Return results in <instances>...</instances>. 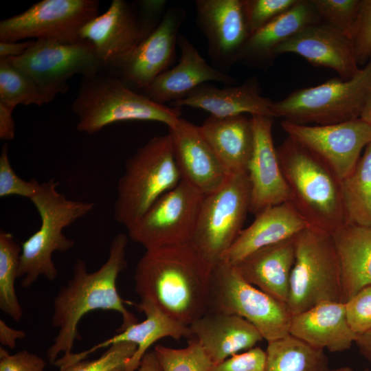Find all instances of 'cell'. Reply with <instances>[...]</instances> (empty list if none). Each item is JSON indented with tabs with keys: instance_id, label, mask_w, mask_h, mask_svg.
Returning a JSON list of instances; mask_svg holds the SVG:
<instances>
[{
	"instance_id": "6da1fadb",
	"label": "cell",
	"mask_w": 371,
	"mask_h": 371,
	"mask_svg": "<svg viewBox=\"0 0 371 371\" xmlns=\"http://www.w3.org/2000/svg\"><path fill=\"white\" fill-rule=\"evenodd\" d=\"M212 270L190 242L146 249L135 269V291L189 326L209 310Z\"/></svg>"
},
{
	"instance_id": "7a4b0ae2",
	"label": "cell",
	"mask_w": 371,
	"mask_h": 371,
	"mask_svg": "<svg viewBox=\"0 0 371 371\" xmlns=\"http://www.w3.org/2000/svg\"><path fill=\"white\" fill-rule=\"evenodd\" d=\"M128 235L120 233L111 242L108 258L96 271L89 272L87 263L80 258L73 266L72 277L62 286L54 300L52 325L58 328L47 356L50 363L58 356L68 357L76 340H80L78 325L82 317L95 310L113 311L121 314L120 333L137 319L127 310L117 292L116 281L126 267Z\"/></svg>"
},
{
	"instance_id": "3957f363",
	"label": "cell",
	"mask_w": 371,
	"mask_h": 371,
	"mask_svg": "<svg viewBox=\"0 0 371 371\" xmlns=\"http://www.w3.org/2000/svg\"><path fill=\"white\" fill-rule=\"evenodd\" d=\"M71 109L78 119L77 130L91 135L123 121L158 122L170 127L181 115V108L155 102L106 69L82 77Z\"/></svg>"
},
{
	"instance_id": "277c9868",
	"label": "cell",
	"mask_w": 371,
	"mask_h": 371,
	"mask_svg": "<svg viewBox=\"0 0 371 371\" xmlns=\"http://www.w3.org/2000/svg\"><path fill=\"white\" fill-rule=\"evenodd\" d=\"M290 201L311 226L330 234L346 223L341 179L321 159L287 137L277 147Z\"/></svg>"
},
{
	"instance_id": "5b68a950",
	"label": "cell",
	"mask_w": 371,
	"mask_h": 371,
	"mask_svg": "<svg viewBox=\"0 0 371 371\" xmlns=\"http://www.w3.org/2000/svg\"><path fill=\"white\" fill-rule=\"evenodd\" d=\"M54 179L41 183L36 194L30 199L37 210L41 226L21 245L18 278L21 285L31 286L40 276L49 281L58 276L52 256L55 251L66 252L75 244L64 234L65 228L89 214L93 202L72 200L58 190Z\"/></svg>"
},
{
	"instance_id": "8992f818",
	"label": "cell",
	"mask_w": 371,
	"mask_h": 371,
	"mask_svg": "<svg viewBox=\"0 0 371 371\" xmlns=\"http://www.w3.org/2000/svg\"><path fill=\"white\" fill-rule=\"evenodd\" d=\"M181 180L170 134L153 137L125 161L117 185L114 218L128 229Z\"/></svg>"
},
{
	"instance_id": "52a82bcc",
	"label": "cell",
	"mask_w": 371,
	"mask_h": 371,
	"mask_svg": "<svg viewBox=\"0 0 371 371\" xmlns=\"http://www.w3.org/2000/svg\"><path fill=\"white\" fill-rule=\"evenodd\" d=\"M371 96V59L350 80L333 78L273 102L274 117L299 124L326 125L360 117Z\"/></svg>"
},
{
	"instance_id": "ba28073f",
	"label": "cell",
	"mask_w": 371,
	"mask_h": 371,
	"mask_svg": "<svg viewBox=\"0 0 371 371\" xmlns=\"http://www.w3.org/2000/svg\"><path fill=\"white\" fill-rule=\"evenodd\" d=\"M287 306L292 315L324 302H340V269L331 234L309 226L295 238Z\"/></svg>"
},
{
	"instance_id": "9c48e42d",
	"label": "cell",
	"mask_w": 371,
	"mask_h": 371,
	"mask_svg": "<svg viewBox=\"0 0 371 371\" xmlns=\"http://www.w3.org/2000/svg\"><path fill=\"white\" fill-rule=\"evenodd\" d=\"M208 311L247 319L267 342L289 335L292 315L287 304L249 283L234 265L224 261L212 270Z\"/></svg>"
},
{
	"instance_id": "30bf717a",
	"label": "cell",
	"mask_w": 371,
	"mask_h": 371,
	"mask_svg": "<svg viewBox=\"0 0 371 371\" xmlns=\"http://www.w3.org/2000/svg\"><path fill=\"white\" fill-rule=\"evenodd\" d=\"M250 200L247 173L230 176L220 189L204 196L190 243L212 268L243 229Z\"/></svg>"
},
{
	"instance_id": "8fae6325",
	"label": "cell",
	"mask_w": 371,
	"mask_h": 371,
	"mask_svg": "<svg viewBox=\"0 0 371 371\" xmlns=\"http://www.w3.org/2000/svg\"><path fill=\"white\" fill-rule=\"evenodd\" d=\"M7 58L34 80L46 104L67 91L74 76L82 77L104 69L87 40L73 43L35 40L21 56Z\"/></svg>"
},
{
	"instance_id": "7c38bea8",
	"label": "cell",
	"mask_w": 371,
	"mask_h": 371,
	"mask_svg": "<svg viewBox=\"0 0 371 371\" xmlns=\"http://www.w3.org/2000/svg\"><path fill=\"white\" fill-rule=\"evenodd\" d=\"M98 0H42L0 22V41L27 38L73 43L80 30L98 15Z\"/></svg>"
},
{
	"instance_id": "4fadbf2b",
	"label": "cell",
	"mask_w": 371,
	"mask_h": 371,
	"mask_svg": "<svg viewBox=\"0 0 371 371\" xmlns=\"http://www.w3.org/2000/svg\"><path fill=\"white\" fill-rule=\"evenodd\" d=\"M204 196L196 188L181 180L127 229L128 238L146 249L189 243Z\"/></svg>"
},
{
	"instance_id": "5bb4252c",
	"label": "cell",
	"mask_w": 371,
	"mask_h": 371,
	"mask_svg": "<svg viewBox=\"0 0 371 371\" xmlns=\"http://www.w3.org/2000/svg\"><path fill=\"white\" fill-rule=\"evenodd\" d=\"M289 137L325 162L341 179L357 165L371 142V125L360 118L326 125H307L283 120Z\"/></svg>"
},
{
	"instance_id": "9a60e30c",
	"label": "cell",
	"mask_w": 371,
	"mask_h": 371,
	"mask_svg": "<svg viewBox=\"0 0 371 371\" xmlns=\"http://www.w3.org/2000/svg\"><path fill=\"white\" fill-rule=\"evenodd\" d=\"M186 16L183 6L168 8L156 30L115 68L108 70L133 90L144 91L175 61L179 30Z\"/></svg>"
},
{
	"instance_id": "2e32d148",
	"label": "cell",
	"mask_w": 371,
	"mask_h": 371,
	"mask_svg": "<svg viewBox=\"0 0 371 371\" xmlns=\"http://www.w3.org/2000/svg\"><path fill=\"white\" fill-rule=\"evenodd\" d=\"M195 8V23L207 41L211 63L227 74L250 35L244 0H196Z\"/></svg>"
},
{
	"instance_id": "e0dca14e",
	"label": "cell",
	"mask_w": 371,
	"mask_h": 371,
	"mask_svg": "<svg viewBox=\"0 0 371 371\" xmlns=\"http://www.w3.org/2000/svg\"><path fill=\"white\" fill-rule=\"evenodd\" d=\"M80 38L93 45L104 67L112 69L146 38L134 2L113 0L109 8L85 24Z\"/></svg>"
},
{
	"instance_id": "ac0fdd59",
	"label": "cell",
	"mask_w": 371,
	"mask_h": 371,
	"mask_svg": "<svg viewBox=\"0 0 371 371\" xmlns=\"http://www.w3.org/2000/svg\"><path fill=\"white\" fill-rule=\"evenodd\" d=\"M254 144L248 166L251 188L249 212L256 215L267 207L290 201L272 137L273 117L252 115Z\"/></svg>"
},
{
	"instance_id": "d6986e66",
	"label": "cell",
	"mask_w": 371,
	"mask_h": 371,
	"mask_svg": "<svg viewBox=\"0 0 371 371\" xmlns=\"http://www.w3.org/2000/svg\"><path fill=\"white\" fill-rule=\"evenodd\" d=\"M168 133L182 180L205 196L226 183L230 176L202 137L198 126L179 118L168 127Z\"/></svg>"
},
{
	"instance_id": "ffe728a7",
	"label": "cell",
	"mask_w": 371,
	"mask_h": 371,
	"mask_svg": "<svg viewBox=\"0 0 371 371\" xmlns=\"http://www.w3.org/2000/svg\"><path fill=\"white\" fill-rule=\"evenodd\" d=\"M298 54L311 64L335 71L343 80H350L361 70L352 40L341 32L321 22L311 25L281 45L276 56Z\"/></svg>"
},
{
	"instance_id": "44dd1931",
	"label": "cell",
	"mask_w": 371,
	"mask_h": 371,
	"mask_svg": "<svg viewBox=\"0 0 371 371\" xmlns=\"http://www.w3.org/2000/svg\"><path fill=\"white\" fill-rule=\"evenodd\" d=\"M181 56L177 65L159 75L144 90L156 103L165 104L186 98L194 89L207 82L227 86L237 80L209 65L188 38L179 34L177 41Z\"/></svg>"
},
{
	"instance_id": "7402d4cb",
	"label": "cell",
	"mask_w": 371,
	"mask_h": 371,
	"mask_svg": "<svg viewBox=\"0 0 371 371\" xmlns=\"http://www.w3.org/2000/svg\"><path fill=\"white\" fill-rule=\"evenodd\" d=\"M273 102L261 95L260 83L255 76L240 85L219 88L204 83L194 89L186 98L173 102V107L190 106L203 109L212 116L226 117L244 113L273 117Z\"/></svg>"
},
{
	"instance_id": "603a6c76",
	"label": "cell",
	"mask_w": 371,
	"mask_h": 371,
	"mask_svg": "<svg viewBox=\"0 0 371 371\" xmlns=\"http://www.w3.org/2000/svg\"><path fill=\"white\" fill-rule=\"evenodd\" d=\"M190 339L196 340L214 365L264 339L247 319L233 314L208 311L190 326Z\"/></svg>"
},
{
	"instance_id": "cb8c5ba5",
	"label": "cell",
	"mask_w": 371,
	"mask_h": 371,
	"mask_svg": "<svg viewBox=\"0 0 371 371\" xmlns=\"http://www.w3.org/2000/svg\"><path fill=\"white\" fill-rule=\"evenodd\" d=\"M309 226L291 201L267 207L240 232L221 261L236 265L250 254L294 237Z\"/></svg>"
},
{
	"instance_id": "d4e9b609",
	"label": "cell",
	"mask_w": 371,
	"mask_h": 371,
	"mask_svg": "<svg viewBox=\"0 0 371 371\" xmlns=\"http://www.w3.org/2000/svg\"><path fill=\"white\" fill-rule=\"evenodd\" d=\"M134 305L139 312L144 313L146 319L144 321L130 325L111 338L87 350L72 352L68 358L69 363H74L84 360L98 349L109 347L115 343L126 341L135 344L137 350L128 361L124 371H135L149 348L160 339L169 337L179 341L183 337L188 340L190 338L188 326L175 321L153 303L140 300Z\"/></svg>"
},
{
	"instance_id": "484cf974",
	"label": "cell",
	"mask_w": 371,
	"mask_h": 371,
	"mask_svg": "<svg viewBox=\"0 0 371 371\" xmlns=\"http://www.w3.org/2000/svg\"><path fill=\"white\" fill-rule=\"evenodd\" d=\"M311 0H299L289 10L251 34L238 63L268 68L276 57V49L304 28L321 22Z\"/></svg>"
},
{
	"instance_id": "4316f807",
	"label": "cell",
	"mask_w": 371,
	"mask_h": 371,
	"mask_svg": "<svg viewBox=\"0 0 371 371\" xmlns=\"http://www.w3.org/2000/svg\"><path fill=\"white\" fill-rule=\"evenodd\" d=\"M289 335L308 345L330 352H343L355 342L346 315L344 303L324 302L292 315Z\"/></svg>"
},
{
	"instance_id": "83f0119b",
	"label": "cell",
	"mask_w": 371,
	"mask_h": 371,
	"mask_svg": "<svg viewBox=\"0 0 371 371\" xmlns=\"http://www.w3.org/2000/svg\"><path fill=\"white\" fill-rule=\"evenodd\" d=\"M199 129L229 176L247 173L254 144L251 117L210 115Z\"/></svg>"
},
{
	"instance_id": "f1b7e54d",
	"label": "cell",
	"mask_w": 371,
	"mask_h": 371,
	"mask_svg": "<svg viewBox=\"0 0 371 371\" xmlns=\"http://www.w3.org/2000/svg\"><path fill=\"white\" fill-rule=\"evenodd\" d=\"M295 236L262 247L234 265L246 281L286 304Z\"/></svg>"
},
{
	"instance_id": "f546056e",
	"label": "cell",
	"mask_w": 371,
	"mask_h": 371,
	"mask_svg": "<svg viewBox=\"0 0 371 371\" xmlns=\"http://www.w3.org/2000/svg\"><path fill=\"white\" fill-rule=\"evenodd\" d=\"M340 269V302L371 285V227L344 223L331 234Z\"/></svg>"
},
{
	"instance_id": "4dcf8cb0",
	"label": "cell",
	"mask_w": 371,
	"mask_h": 371,
	"mask_svg": "<svg viewBox=\"0 0 371 371\" xmlns=\"http://www.w3.org/2000/svg\"><path fill=\"white\" fill-rule=\"evenodd\" d=\"M265 371H330L323 350L289 335L267 342Z\"/></svg>"
},
{
	"instance_id": "1f68e13d",
	"label": "cell",
	"mask_w": 371,
	"mask_h": 371,
	"mask_svg": "<svg viewBox=\"0 0 371 371\" xmlns=\"http://www.w3.org/2000/svg\"><path fill=\"white\" fill-rule=\"evenodd\" d=\"M341 192L346 223L371 227V142L341 179Z\"/></svg>"
},
{
	"instance_id": "d6a6232c",
	"label": "cell",
	"mask_w": 371,
	"mask_h": 371,
	"mask_svg": "<svg viewBox=\"0 0 371 371\" xmlns=\"http://www.w3.org/2000/svg\"><path fill=\"white\" fill-rule=\"evenodd\" d=\"M21 246L13 235L0 230V308L16 322L21 320L23 310L15 291Z\"/></svg>"
},
{
	"instance_id": "836d02e7",
	"label": "cell",
	"mask_w": 371,
	"mask_h": 371,
	"mask_svg": "<svg viewBox=\"0 0 371 371\" xmlns=\"http://www.w3.org/2000/svg\"><path fill=\"white\" fill-rule=\"evenodd\" d=\"M0 103L14 109L19 104H46L34 80L7 58H0Z\"/></svg>"
},
{
	"instance_id": "e575fe53",
	"label": "cell",
	"mask_w": 371,
	"mask_h": 371,
	"mask_svg": "<svg viewBox=\"0 0 371 371\" xmlns=\"http://www.w3.org/2000/svg\"><path fill=\"white\" fill-rule=\"evenodd\" d=\"M154 351L162 371H211L214 365L201 345L194 339H188L183 348L157 344Z\"/></svg>"
},
{
	"instance_id": "d590c367",
	"label": "cell",
	"mask_w": 371,
	"mask_h": 371,
	"mask_svg": "<svg viewBox=\"0 0 371 371\" xmlns=\"http://www.w3.org/2000/svg\"><path fill=\"white\" fill-rule=\"evenodd\" d=\"M321 20L351 39L361 0H311Z\"/></svg>"
},
{
	"instance_id": "8d00e7d4",
	"label": "cell",
	"mask_w": 371,
	"mask_h": 371,
	"mask_svg": "<svg viewBox=\"0 0 371 371\" xmlns=\"http://www.w3.org/2000/svg\"><path fill=\"white\" fill-rule=\"evenodd\" d=\"M136 350L137 346L133 343H115L98 359H84L59 368V371H124Z\"/></svg>"
},
{
	"instance_id": "74e56055",
	"label": "cell",
	"mask_w": 371,
	"mask_h": 371,
	"mask_svg": "<svg viewBox=\"0 0 371 371\" xmlns=\"http://www.w3.org/2000/svg\"><path fill=\"white\" fill-rule=\"evenodd\" d=\"M41 183L19 177L13 170L9 158L8 146L4 144L0 154V197L16 195L31 199L38 192Z\"/></svg>"
},
{
	"instance_id": "f35d334b",
	"label": "cell",
	"mask_w": 371,
	"mask_h": 371,
	"mask_svg": "<svg viewBox=\"0 0 371 371\" xmlns=\"http://www.w3.org/2000/svg\"><path fill=\"white\" fill-rule=\"evenodd\" d=\"M299 0H244V10L250 34L283 14Z\"/></svg>"
},
{
	"instance_id": "ab89813d",
	"label": "cell",
	"mask_w": 371,
	"mask_h": 371,
	"mask_svg": "<svg viewBox=\"0 0 371 371\" xmlns=\"http://www.w3.org/2000/svg\"><path fill=\"white\" fill-rule=\"evenodd\" d=\"M344 305L348 323L357 336L371 330V285L359 290Z\"/></svg>"
},
{
	"instance_id": "60d3db41",
	"label": "cell",
	"mask_w": 371,
	"mask_h": 371,
	"mask_svg": "<svg viewBox=\"0 0 371 371\" xmlns=\"http://www.w3.org/2000/svg\"><path fill=\"white\" fill-rule=\"evenodd\" d=\"M351 40L358 65H366L371 59V0H361Z\"/></svg>"
},
{
	"instance_id": "b9f144b4",
	"label": "cell",
	"mask_w": 371,
	"mask_h": 371,
	"mask_svg": "<svg viewBox=\"0 0 371 371\" xmlns=\"http://www.w3.org/2000/svg\"><path fill=\"white\" fill-rule=\"evenodd\" d=\"M266 358V351L260 347H254L214 365L211 371H265Z\"/></svg>"
},
{
	"instance_id": "7bdbcfd3",
	"label": "cell",
	"mask_w": 371,
	"mask_h": 371,
	"mask_svg": "<svg viewBox=\"0 0 371 371\" xmlns=\"http://www.w3.org/2000/svg\"><path fill=\"white\" fill-rule=\"evenodd\" d=\"M45 365L41 357L26 350L10 355L0 347V371H44Z\"/></svg>"
},
{
	"instance_id": "ee69618b",
	"label": "cell",
	"mask_w": 371,
	"mask_h": 371,
	"mask_svg": "<svg viewBox=\"0 0 371 371\" xmlns=\"http://www.w3.org/2000/svg\"><path fill=\"white\" fill-rule=\"evenodd\" d=\"M139 21L147 38L159 26L167 10L166 0H138L135 1Z\"/></svg>"
},
{
	"instance_id": "f6af8a7d",
	"label": "cell",
	"mask_w": 371,
	"mask_h": 371,
	"mask_svg": "<svg viewBox=\"0 0 371 371\" xmlns=\"http://www.w3.org/2000/svg\"><path fill=\"white\" fill-rule=\"evenodd\" d=\"M13 111L14 109L0 103V139L3 141H11L14 138Z\"/></svg>"
},
{
	"instance_id": "bcb514c9",
	"label": "cell",
	"mask_w": 371,
	"mask_h": 371,
	"mask_svg": "<svg viewBox=\"0 0 371 371\" xmlns=\"http://www.w3.org/2000/svg\"><path fill=\"white\" fill-rule=\"evenodd\" d=\"M34 41H0V58H14L21 56L30 47Z\"/></svg>"
},
{
	"instance_id": "7dc6e473",
	"label": "cell",
	"mask_w": 371,
	"mask_h": 371,
	"mask_svg": "<svg viewBox=\"0 0 371 371\" xmlns=\"http://www.w3.org/2000/svg\"><path fill=\"white\" fill-rule=\"evenodd\" d=\"M25 335V331L14 329L7 325L3 319H0V343L1 346L13 349L16 346V340L24 338Z\"/></svg>"
},
{
	"instance_id": "c3c4849f",
	"label": "cell",
	"mask_w": 371,
	"mask_h": 371,
	"mask_svg": "<svg viewBox=\"0 0 371 371\" xmlns=\"http://www.w3.org/2000/svg\"><path fill=\"white\" fill-rule=\"evenodd\" d=\"M137 371H162L154 350L148 351L144 355Z\"/></svg>"
},
{
	"instance_id": "681fc988",
	"label": "cell",
	"mask_w": 371,
	"mask_h": 371,
	"mask_svg": "<svg viewBox=\"0 0 371 371\" xmlns=\"http://www.w3.org/2000/svg\"><path fill=\"white\" fill-rule=\"evenodd\" d=\"M355 344L358 347L360 353L371 364V330L358 335Z\"/></svg>"
},
{
	"instance_id": "f907efd6",
	"label": "cell",
	"mask_w": 371,
	"mask_h": 371,
	"mask_svg": "<svg viewBox=\"0 0 371 371\" xmlns=\"http://www.w3.org/2000/svg\"><path fill=\"white\" fill-rule=\"evenodd\" d=\"M359 118L371 125V96L368 100Z\"/></svg>"
},
{
	"instance_id": "816d5d0a",
	"label": "cell",
	"mask_w": 371,
	"mask_h": 371,
	"mask_svg": "<svg viewBox=\"0 0 371 371\" xmlns=\"http://www.w3.org/2000/svg\"><path fill=\"white\" fill-rule=\"evenodd\" d=\"M330 371H354V370L350 367H341V368H338L335 370H331Z\"/></svg>"
},
{
	"instance_id": "f5cc1de1",
	"label": "cell",
	"mask_w": 371,
	"mask_h": 371,
	"mask_svg": "<svg viewBox=\"0 0 371 371\" xmlns=\"http://www.w3.org/2000/svg\"><path fill=\"white\" fill-rule=\"evenodd\" d=\"M363 371H370V370L368 368H366V369L363 370Z\"/></svg>"
},
{
	"instance_id": "db71d44e",
	"label": "cell",
	"mask_w": 371,
	"mask_h": 371,
	"mask_svg": "<svg viewBox=\"0 0 371 371\" xmlns=\"http://www.w3.org/2000/svg\"><path fill=\"white\" fill-rule=\"evenodd\" d=\"M253 371H259V370H253Z\"/></svg>"
}]
</instances>
